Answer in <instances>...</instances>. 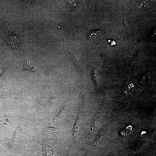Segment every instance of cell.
I'll use <instances>...</instances> for the list:
<instances>
[{"label":"cell","instance_id":"6","mask_svg":"<svg viewBox=\"0 0 156 156\" xmlns=\"http://www.w3.org/2000/svg\"><path fill=\"white\" fill-rule=\"evenodd\" d=\"M101 30L93 31L90 32L88 34V36L90 38H96L100 35L102 33Z\"/></svg>","mask_w":156,"mask_h":156},{"label":"cell","instance_id":"3","mask_svg":"<svg viewBox=\"0 0 156 156\" xmlns=\"http://www.w3.org/2000/svg\"><path fill=\"white\" fill-rule=\"evenodd\" d=\"M91 76L93 81L97 89H99L100 86V76L98 71L94 67L91 72Z\"/></svg>","mask_w":156,"mask_h":156},{"label":"cell","instance_id":"8","mask_svg":"<svg viewBox=\"0 0 156 156\" xmlns=\"http://www.w3.org/2000/svg\"><path fill=\"white\" fill-rule=\"evenodd\" d=\"M108 42H109L111 46H115L116 44V41L114 40H108Z\"/></svg>","mask_w":156,"mask_h":156},{"label":"cell","instance_id":"1","mask_svg":"<svg viewBox=\"0 0 156 156\" xmlns=\"http://www.w3.org/2000/svg\"><path fill=\"white\" fill-rule=\"evenodd\" d=\"M81 125V116L79 114L76 119L72 131L73 137L72 146L73 147L76 146L78 142Z\"/></svg>","mask_w":156,"mask_h":156},{"label":"cell","instance_id":"4","mask_svg":"<svg viewBox=\"0 0 156 156\" xmlns=\"http://www.w3.org/2000/svg\"><path fill=\"white\" fill-rule=\"evenodd\" d=\"M23 70H28L32 72L36 71V69L29 62L26 61L24 65Z\"/></svg>","mask_w":156,"mask_h":156},{"label":"cell","instance_id":"5","mask_svg":"<svg viewBox=\"0 0 156 156\" xmlns=\"http://www.w3.org/2000/svg\"><path fill=\"white\" fill-rule=\"evenodd\" d=\"M47 129L50 133L54 135H57L60 132V130L55 127L51 126H48Z\"/></svg>","mask_w":156,"mask_h":156},{"label":"cell","instance_id":"7","mask_svg":"<svg viewBox=\"0 0 156 156\" xmlns=\"http://www.w3.org/2000/svg\"><path fill=\"white\" fill-rule=\"evenodd\" d=\"M66 113V109L65 107H64L61 109L59 112L58 113L57 117L59 118H62L64 116Z\"/></svg>","mask_w":156,"mask_h":156},{"label":"cell","instance_id":"2","mask_svg":"<svg viewBox=\"0 0 156 156\" xmlns=\"http://www.w3.org/2000/svg\"><path fill=\"white\" fill-rule=\"evenodd\" d=\"M42 149L44 156H55L56 153L53 148L50 145L41 142H38Z\"/></svg>","mask_w":156,"mask_h":156}]
</instances>
